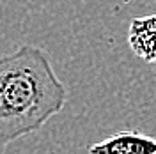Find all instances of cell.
Listing matches in <instances>:
<instances>
[{
  "label": "cell",
  "instance_id": "obj_3",
  "mask_svg": "<svg viewBox=\"0 0 156 154\" xmlns=\"http://www.w3.org/2000/svg\"><path fill=\"white\" fill-rule=\"evenodd\" d=\"M129 48L149 64H156V14L135 18L129 23Z\"/></svg>",
  "mask_w": 156,
  "mask_h": 154
},
{
  "label": "cell",
  "instance_id": "obj_2",
  "mask_svg": "<svg viewBox=\"0 0 156 154\" xmlns=\"http://www.w3.org/2000/svg\"><path fill=\"white\" fill-rule=\"evenodd\" d=\"M89 154H156V138L140 131H119L89 145Z\"/></svg>",
  "mask_w": 156,
  "mask_h": 154
},
{
  "label": "cell",
  "instance_id": "obj_1",
  "mask_svg": "<svg viewBox=\"0 0 156 154\" xmlns=\"http://www.w3.org/2000/svg\"><path fill=\"white\" fill-rule=\"evenodd\" d=\"M68 90L48 53L23 44L0 57V151L64 110Z\"/></svg>",
  "mask_w": 156,
  "mask_h": 154
}]
</instances>
